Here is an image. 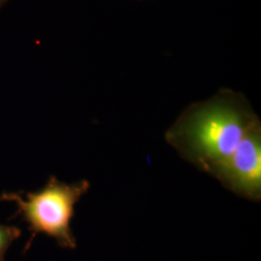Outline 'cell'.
<instances>
[{
  "label": "cell",
  "mask_w": 261,
  "mask_h": 261,
  "mask_svg": "<svg viewBox=\"0 0 261 261\" xmlns=\"http://www.w3.org/2000/svg\"><path fill=\"white\" fill-rule=\"evenodd\" d=\"M261 125L244 94L222 88L190 105L165 134V140L198 170L217 179L246 135Z\"/></svg>",
  "instance_id": "obj_1"
},
{
  "label": "cell",
  "mask_w": 261,
  "mask_h": 261,
  "mask_svg": "<svg viewBox=\"0 0 261 261\" xmlns=\"http://www.w3.org/2000/svg\"><path fill=\"white\" fill-rule=\"evenodd\" d=\"M90 187L86 179L65 183L53 175L37 192H3L0 200L14 203L17 207L16 216L28 224L30 238L24 252L31 247L38 234L55 239L62 249L75 250L76 239L71 223L75 205L88 193Z\"/></svg>",
  "instance_id": "obj_2"
},
{
  "label": "cell",
  "mask_w": 261,
  "mask_h": 261,
  "mask_svg": "<svg viewBox=\"0 0 261 261\" xmlns=\"http://www.w3.org/2000/svg\"><path fill=\"white\" fill-rule=\"evenodd\" d=\"M217 180L234 195L260 201L261 125L246 135Z\"/></svg>",
  "instance_id": "obj_3"
},
{
  "label": "cell",
  "mask_w": 261,
  "mask_h": 261,
  "mask_svg": "<svg viewBox=\"0 0 261 261\" xmlns=\"http://www.w3.org/2000/svg\"><path fill=\"white\" fill-rule=\"evenodd\" d=\"M20 235L21 230L19 227L0 224V261H6V253L13 243L16 242Z\"/></svg>",
  "instance_id": "obj_4"
}]
</instances>
